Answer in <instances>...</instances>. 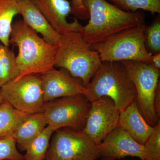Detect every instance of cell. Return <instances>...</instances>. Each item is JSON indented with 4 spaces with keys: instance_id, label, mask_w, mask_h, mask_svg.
Returning <instances> with one entry per match:
<instances>
[{
    "instance_id": "29",
    "label": "cell",
    "mask_w": 160,
    "mask_h": 160,
    "mask_svg": "<svg viewBox=\"0 0 160 160\" xmlns=\"http://www.w3.org/2000/svg\"><path fill=\"white\" fill-rule=\"evenodd\" d=\"M100 160H116L113 159L109 158H102Z\"/></svg>"
},
{
    "instance_id": "19",
    "label": "cell",
    "mask_w": 160,
    "mask_h": 160,
    "mask_svg": "<svg viewBox=\"0 0 160 160\" xmlns=\"http://www.w3.org/2000/svg\"><path fill=\"white\" fill-rule=\"evenodd\" d=\"M55 132L47 126L26 147L24 160H45L52 136Z\"/></svg>"
},
{
    "instance_id": "4",
    "label": "cell",
    "mask_w": 160,
    "mask_h": 160,
    "mask_svg": "<svg viewBox=\"0 0 160 160\" xmlns=\"http://www.w3.org/2000/svg\"><path fill=\"white\" fill-rule=\"evenodd\" d=\"M102 63L98 53L90 48L80 32L61 33L55 67L65 69L73 77L79 79L86 87Z\"/></svg>"
},
{
    "instance_id": "24",
    "label": "cell",
    "mask_w": 160,
    "mask_h": 160,
    "mask_svg": "<svg viewBox=\"0 0 160 160\" xmlns=\"http://www.w3.org/2000/svg\"><path fill=\"white\" fill-rule=\"evenodd\" d=\"M144 145L152 152L158 158H160V122L153 127L152 132Z\"/></svg>"
},
{
    "instance_id": "22",
    "label": "cell",
    "mask_w": 160,
    "mask_h": 160,
    "mask_svg": "<svg viewBox=\"0 0 160 160\" xmlns=\"http://www.w3.org/2000/svg\"><path fill=\"white\" fill-rule=\"evenodd\" d=\"M145 44L148 52L152 55L160 52V18L158 16L145 31Z\"/></svg>"
},
{
    "instance_id": "2",
    "label": "cell",
    "mask_w": 160,
    "mask_h": 160,
    "mask_svg": "<svg viewBox=\"0 0 160 160\" xmlns=\"http://www.w3.org/2000/svg\"><path fill=\"white\" fill-rule=\"evenodd\" d=\"M88 9L89 20L80 32L89 46L112 35L145 23L142 12L124 11L107 0H82Z\"/></svg>"
},
{
    "instance_id": "9",
    "label": "cell",
    "mask_w": 160,
    "mask_h": 160,
    "mask_svg": "<svg viewBox=\"0 0 160 160\" xmlns=\"http://www.w3.org/2000/svg\"><path fill=\"white\" fill-rule=\"evenodd\" d=\"M3 101L17 110L33 114L42 112L44 102L41 75L30 74L9 81L1 87Z\"/></svg>"
},
{
    "instance_id": "10",
    "label": "cell",
    "mask_w": 160,
    "mask_h": 160,
    "mask_svg": "<svg viewBox=\"0 0 160 160\" xmlns=\"http://www.w3.org/2000/svg\"><path fill=\"white\" fill-rule=\"evenodd\" d=\"M119 114V110L114 102L108 97H102L91 102L86 125L81 132L100 146L118 126Z\"/></svg>"
},
{
    "instance_id": "7",
    "label": "cell",
    "mask_w": 160,
    "mask_h": 160,
    "mask_svg": "<svg viewBox=\"0 0 160 160\" xmlns=\"http://www.w3.org/2000/svg\"><path fill=\"white\" fill-rule=\"evenodd\" d=\"M91 102L83 94L59 98L45 102L42 112L55 131L69 128L81 131L85 127Z\"/></svg>"
},
{
    "instance_id": "27",
    "label": "cell",
    "mask_w": 160,
    "mask_h": 160,
    "mask_svg": "<svg viewBox=\"0 0 160 160\" xmlns=\"http://www.w3.org/2000/svg\"><path fill=\"white\" fill-rule=\"evenodd\" d=\"M152 66L160 70V52L152 55Z\"/></svg>"
},
{
    "instance_id": "23",
    "label": "cell",
    "mask_w": 160,
    "mask_h": 160,
    "mask_svg": "<svg viewBox=\"0 0 160 160\" xmlns=\"http://www.w3.org/2000/svg\"><path fill=\"white\" fill-rule=\"evenodd\" d=\"M13 138L0 140V160H24Z\"/></svg>"
},
{
    "instance_id": "3",
    "label": "cell",
    "mask_w": 160,
    "mask_h": 160,
    "mask_svg": "<svg viewBox=\"0 0 160 160\" xmlns=\"http://www.w3.org/2000/svg\"><path fill=\"white\" fill-rule=\"evenodd\" d=\"M86 88L89 93L87 98L91 102L108 97L120 112L136 99L134 83L122 62H102Z\"/></svg>"
},
{
    "instance_id": "5",
    "label": "cell",
    "mask_w": 160,
    "mask_h": 160,
    "mask_svg": "<svg viewBox=\"0 0 160 160\" xmlns=\"http://www.w3.org/2000/svg\"><path fill=\"white\" fill-rule=\"evenodd\" d=\"M145 23L125 29L90 46L102 62L135 61L152 65L145 44Z\"/></svg>"
},
{
    "instance_id": "28",
    "label": "cell",
    "mask_w": 160,
    "mask_h": 160,
    "mask_svg": "<svg viewBox=\"0 0 160 160\" xmlns=\"http://www.w3.org/2000/svg\"><path fill=\"white\" fill-rule=\"evenodd\" d=\"M3 101L2 97V94H1V88H0V104Z\"/></svg>"
},
{
    "instance_id": "20",
    "label": "cell",
    "mask_w": 160,
    "mask_h": 160,
    "mask_svg": "<svg viewBox=\"0 0 160 160\" xmlns=\"http://www.w3.org/2000/svg\"><path fill=\"white\" fill-rule=\"evenodd\" d=\"M18 75L16 56L9 46L0 44V88Z\"/></svg>"
},
{
    "instance_id": "21",
    "label": "cell",
    "mask_w": 160,
    "mask_h": 160,
    "mask_svg": "<svg viewBox=\"0 0 160 160\" xmlns=\"http://www.w3.org/2000/svg\"><path fill=\"white\" fill-rule=\"evenodd\" d=\"M124 11L136 12L142 9L152 13H160V0H109Z\"/></svg>"
},
{
    "instance_id": "15",
    "label": "cell",
    "mask_w": 160,
    "mask_h": 160,
    "mask_svg": "<svg viewBox=\"0 0 160 160\" xmlns=\"http://www.w3.org/2000/svg\"><path fill=\"white\" fill-rule=\"evenodd\" d=\"M118 126L142 145H145L153 129L141 114L136 101L120 112Z\"/></svg>"
},
{
    "instance_id": "1",
    "label": "cell",
    "mask_w": 160,
    "mask_h": 160,
    "mask_svg": "<svg viewBox=\"0 0 160 160\" xmlns=\"http://www.w3.org/2000/svg\"><path fill=\"white\" fill-rule=\"evenodd\" d=\"M16 45L18 75V80L30 74L42 75L54 68L58 45H53L19 20L12 23L9 44Z\"/></svg>"
},
{
    "instance_id": "14",
    "label": "cell",
    "mask_w": 160,
    "mask_h": 160,
    "mask_svg": "<svg viewBox=\"0 0 160 160\" xmlns=\"http://www.w3.org/2000/svg\"><path fill=\"white\" fill-rule=\"evenodd\" d=\"M19 14L25 24L42 35L46 42L58 45L61 34L50 25L31 0H20Z\"/></svg>"
},
{
    "instance_id": "16",
    "label": "cell",
    "mask_w": 160,
    "mask_h": 160,
    "mask_svg": "<svg viewBox=\"0 0 160 160\" xmlns=\"http://www.w3.org/2000/svg\"><path fill=\"white\" fill-rule=\"evenodd\" d=\"M47 126V122L42 112L29 114L18 127L13 138L20 148L25 150L30 142Z\"/></svg>"
},
{
    "instance_id": "12",
    "label": "cell",
    "mask_w": 160,
    "mask_h": 160,
    "mask_svg": "<svg viewBox=\"0 0 160 160\" xmlns=\"http://www.w3.org/2000/svg\"><path fill=\"white\" fill-rule=\"evenodd\" d=\"M44 102L59 98L83 94L88 97L89 93L82 82L73 77L63 69L54 68L41 75Z\"/></svg>"
},
{
    "instance_id": "11",
    "label": "cell",
    "mask_w": 160,
    "mask_h": 160,
    "mask_svg": "<svg viewBox=\"0 0 160 160\" xmlns=\"http://www.w3.org/2000/svg\"><path fill=\"white\" fill-rule=\"evenodd\" d=\"M100 158L117 159L126 157L139 158L141 160H158L153 152L145 145L137 142L121 126L116 128L100 145Z\"/></svg>"
},
{
    "instance_id": "8",
    "label": "cell",
    "mask_w": 160,
    "mask_h": 160,
    "mask_svg": "<svg viewBox=\"0 0 160 160\" xmlns=\"http://www.w3.org/2000/svg\"><path fill=\"white\" fill-rule=\"evenodd\" d=\"M99 158L100 146L81 131L63 128L52 136L45 160H96Z\"/></svg>"
},
{
    "instance_id": "26",
    "label": "cell",
    "mask_w": 160,
    "mask_h": 160,
    "mask_svg": "<svg viewBox=\"0 0 160 160\" xmlns=\"http://www.w3.org/2000/svg\"><path fill=\"white\" fill-rule=\"evenodd\" d=\"M154 109L158 118H160V85H158L154 100Z\"/></svg>"
},
{
    "instance_id": "30",
    "label": "cell",
    "mask_w": 160,
    "mask_h": 160,
    "mask_svg": "<svg viewBox=\"0 0 160 160\" xmlns=\"http://www.w3.org/2000/svg\"><path fill=\"white\" fill-rule=\"evenodd\" d=\"M158 160H160V159H158Z\"/></svg>"
},
{
    "instance_id": "6",
    "label": "cell",
    "mask_w": 160,
    "mask_h": 160,
    "mask_svg": "<svg viewBox=\"0 0 160 160\" xmlns=\"http://www.w3.org/2000/svg\"><path fill=\"white\" fill-rule=\"evenodd\" d=\"M134 83L137 92V105L147 122L154 127L160 122L154 109L156 91L160 83V70L151 64L135 61H122Z\"/></svg>"
},
{
    "instance_id": "13",
    "label": "cell",
    "mask_w": 160,
    "mask_h": 160,
    "mask_svg": "<svg viewBox=\"0 0 160 160\" xmlns=\"http://www.w3.org/2000/svg\"><path fill=\"white\" fill-rule=\"evenodd\" d=\"M52 26L60 34L75 31L80 32L82 26L77 19L69 22L67 18L72 13L71 3L67 0H31Z\"/></svg>"
},
{
    "instance_id": "25",
    "label": "cell",
    "mask_w": 160,
    "mask_h": 160,
    "mask_svg": "<svg viewBox=\"0 0 160 160\" xmlns=\"http://www.w3.org/2000/svg\"><path fill=\"white\" fill-rule=\"evenodd\" d=\"M72 13L76 17L82 20L89 18L88 9L83 4L82 0H72Z\"/></svg>"
},
{
    "instance_id": "18",
    "label": "cell",
    "mask_w": 160,
    "mask_h": 160,
    "mask_svg": "<svg viewBox=\"0 0 160 160\" xmlns=\"http://www.w3.org/2000/svg\"><path fill=\"white\" fill-rule=\"evenodd\" d=\"M20 0H0V42L9 46L13 18L19 14Z\"/></svg>"
},
{
    "instance_id": "17",
    "label": "cell",
    "mask_w": 160,
    "mask_h": 160,
    "mask_svg": "<svg viewBox=\"0 0 160 160\" xmlns=\"http://www.w3.org/2000/svg\"><path fill=\"white\" fill-rule=\"evenodd\" d=\"M29 115L3 101L0 104V140L13 138L18 127Z\"/></svg>"
}]
</instances>
